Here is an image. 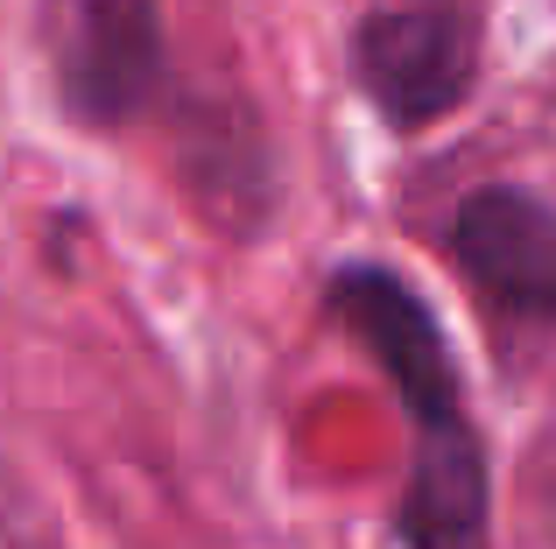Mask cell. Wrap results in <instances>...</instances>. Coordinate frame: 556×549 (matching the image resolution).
Wrapping results in <instances>:
<instances>
[{
	"mask_svg": "<svg viewBox=\"0 0 556 549\" xmlns=\"http://www.w3.org/2000/svg\"><path fill=\"white\" fill-rule=\"evenodd\" d=\"M325 303L374 353V367L388 373V387L402 395L408 423H416V458H408V486H402V508H394L402 549H493L486 444L472 430L465 373L451 359L437 310L394 268H374V261L339 268Z\"/></svg>",
	"mask_w": 556,
	"mask_h": 549,
	"instance_id": "6da1fadb",
	"label": "cell"
},
{
	"mask_svg": "<svg viewBox=\"0 0 556 549\" xmlns=\"http://www.w3.org/2000/svg\"><path fill=\"white\" fill-rule=\"evenodd\" d=\"M42 42L56 92L85 127H127L163 92L169 42L155 0H50Z\"/></svg>",
	"mask_w": 556,
	"mask_h": 549,
	"instance_id": "7a4b0ae2",
	"label": "cell"
},
{
	"mask_svg": "<svg viewBox=\"0 0 556 549\" xmlns=\"http://www.w3.org/2000/svg\"><path fill=\"white\" fill-rule=\"evenodd\" d=\"M359 85L402 135L437 127L472 99L479 78V28L458 0H388L359 22Z\"/></svg>",
	"mask_w": 556,
	"mask_h": 549,
	"instance_id": "3957f363",
	"label": "cell"
},
{
	"mask_svg": "<svg viewBox=\"0 0 556 549\" xmlns=\"http://www.w3.org/2000/svg\"><path fill=\"white\" fill-rule=\"evenodd\" d=\"M451 261L507 317L556 324V212L529 191H472L451 219Z\"/></svg>",
	"mask_w": 556,
	"mask_h": 549,
	"instance_id": "277c9868",
	"label": "cell"
}]
</instances>
